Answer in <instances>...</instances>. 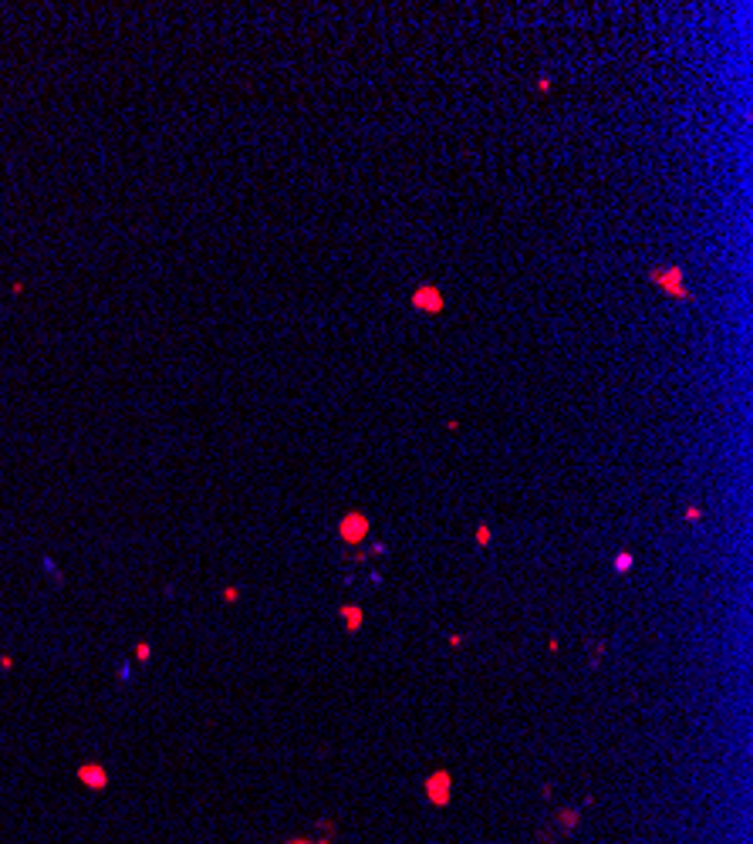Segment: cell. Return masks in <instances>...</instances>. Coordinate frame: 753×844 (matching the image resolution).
Wrapping results in <instances>:
<instances>
[{"instance_id":"4","label":"cell","mask_w":753,"mask_h":844,"mask_svg":"<svg viewBox=\"0 0 753 844\" xmlns=\"http://www.w3.org/2000/svg\"><path fill=\"white\" fill-rule=\"evenodd\" d=\"M416 307H422V311H440V304H442V298H440V291L436 287H422V291H416Z\"/></svg>"},{"instance_id":"8","label":"cell","mask_w":753,"mask_h":844,"mask_svg":"<svg viewBox=\"0 0 753 844\" xmlns=\"http://www.w3.org/2000/svg\"><path fill=\"white\" fill-rule=\"evenodd\" d=\"M291 844H311V841H291Z\"/></svg>"},{"instance_id":"1","label":"cell","mask_w":753,"mask_h":844,"mask_svg":"<svg viewBox=\"0 0 753 844\" xmlns=\"http://www.w3.org/2000/svg\"><path fill=\"white\" fill-rule=\"evenodd\" d=\"M426 791H429V800L433 804H449V773L446 770H436L429 780H426Z\"/></svg>"},{"instance_id":"6","label":"cell","mask_w":753,"mask_h":844,"mask_svg":"<svg viewBox=\"0 0 753 844\" xmlns=\"http://www.w3.org/2000/svg\"><path fill=\"white\" fill-rule=\"evenodd\" d=\"M632 567V554H618L615 558V571H628Z\"/></svg>"},{"instance_id":"2","label":"cell","mask_w":753,"mask_h":844,"mask_svg":"<svg viewBox=\"0 0 753 844\" xmlns=\"http://www.w3.org/2000/svg\"><path fill=\"white\" fill-rule=\"evenodd\" d=\"M365 534H368V520L362 513H352V517L341 520V537L345 540H362Z\"/></svg>"},{"instance_id":"3","label":"cell","mask_w":753,"mask_h":844,"mask_svg":"<svg viewBox=\"0 0 753 844\" xmlns=\"http://www.w3.org/2000/svg\"><path fill=\"white\" fill-rule=\"evenodd\" d=\"M78 777H81V784H88V787H95V791H102L105 784H108V773H105L98 764H88V767H81L78 770Z\"/></svg>"},{"instance_id":"7","label":"cell","mask_w":753,"mask_h":844,"mask_svg":"<svg viewBox=\"0 0 753 844\" xmlns=\"http://www.w3.org/2000/svg\"><path fill=\"white\" fill-rule=\"evenodd\" d=\"M476 540H480V544H487V540H490V531H487V527H480V531H476Z\"/></svg>"},{"instance_id":"5","label":"cell","mask_w":753,"mask_h":844,"mask_svg":"<svg viewBox=\"0 0 753 844\" xmlns=\"http://www.w3.org/2000/svg\"><path fill=\"white\" fill-rule=\"evenodd\" d=\"M345 618H348V628H352V632L362 625V612H358V608H345Z\"/></svg>"}]
</instances>
